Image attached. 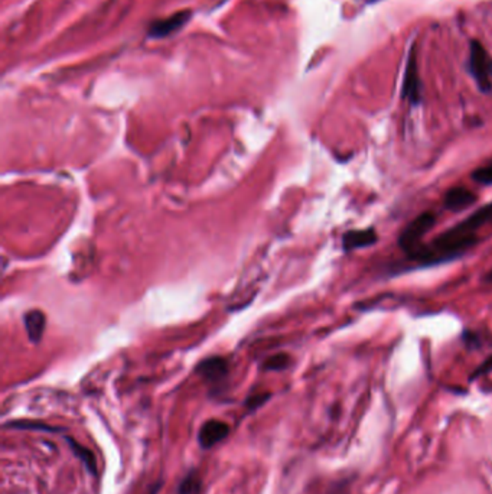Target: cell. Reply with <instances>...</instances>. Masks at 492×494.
Segmentation results:
<instances>
[{
	"mask_svg": "<svg viewBox=\"0 0 492 494\" xmlns=\"http://www.w3.org/2000/svg\"><path fill=\"white\" fill-rule=\"evenodd\" d=\"M201 483L198 480V475L195 472H191L186 475V479L179 486V494H197L200 491Z\"/></svg>",
	"mask_w": 492,
	"mask_h": 494,
	"instance_id": "4fadbf2b",
	"label": "cell"
},
{
	"mask_svg": "<svg viewBox=\"0 0 492 494\" xmlns=\"http://www.w3.org/2000/svg\"><path fill=\"white\" fill-rule=\"evenodd\" d=\"M289 366V356L288 355H276L272 356L265 361V368L266 370H283Z\"/></svg>",
	"mask_w": 492,
	"mask_h": 494,
	"instance_id": "5bb4252c",
	"label": "cell"
},
{
	"mask_svg": "<svg viewBox=\"0 0 492 494\" xmlns=\"http://www.w3.org/2000/svg\"><path fill=\"white\" fill-rule=\"evenodd\" d=\"M67 443L69 444V447H71L73 452L82 461V464L87 467V470H89L93 475H96L97 474V461H96L94 454L89 448H85L84 445L78 444L77 441L73 438H67Z\"/></svg>",
	"mask_w": 492,
	"mask_h": 494,
	"instance_id": "30bf717a",
	"label": "cell"
},
{
	"mask_svg": "<svg viewBox=\"0 0 492 494\" xmlns=\"http://www.w3.org/2000/svg\"><path fill=\"white\" fill-rule=\"evenodd\" d=\"M477 201V194L465 187H453L443 197V205L450 213H461V211L472 207Z\"/></svg>",
	"mask_w": 492,
	"mask_h": 494,
	"instance_id": "52a82bcc",
	"label": "cell"
},
{
	"mask_svg": "<svg viewBox=\"0 0 492 494\" xmlns=\"http://www.w3.org/2000/svg\"><path fill=\"white\" fill-rule=\"evenodd\" d=\"M401 99L407 100L412 105H419L421 103V80L417 69V60H416V48L413 46L409 52V58L406 64V71L403 77V87H401Z\"/></svg>",
	"mask_w": 492,
	"mask_h": 494,
	"instance_id": "3957f363",
	"label": "cell"
},
{
	"mask_svg": "<svg viewBox=\"0 0 492 494\" xmlns=\"http://www.w3.org/2000/svg\"><path fill=\"white\" fill-rule=\"evenodd\" d=\"M468 71L475 80L481 93H492V58L478 41H471Z\"/></svg>",
	"mask_w": 492,
	"mask_h": 494,
	"instance_id": "7a4b0ae2",
	"label": "cell"
},
{
	"mask_svg": "<svg viewBox=\"0 0 492 494\" xmlns=\"http://www.w3.org/2000/svg\"><path fill=\"white\" fill-rule=\"evenodd\" d=\"M227 361L221 357H213L204 360L198 367L197 373L209 382H217L227 375Z\"/></svg>",
	"mask_w": 492,
	"mask_h": 494,
	"instance_id": "ba28073f",
	"label": "cell"
},
{
	"mask_svg": "<svg viewBox=\"0 0 492 494\" xmlns=\"http://www.w3.org/2000/svg\"><path fill=\"white\" fill-rule=\"evenodd\" d=\"M471 178L473 182H477L480 185H485V187L492 185V160L488 164L473 171L471 173Z\"/></svg>",
	"mask_w": 492,
	"mask_h": 494,
	"instance_id": "8fae6325",
	"label": "cell"
},
{
	"mask_svg": "<svg viewBox=\"0 0 492 494\" xmlns=\"http://www.w3.org/2000/svg\"><path fill=\"white\" fill-rule=\"evenodd\" d=\"M489 372H492V356L488 357V359L475 370V372L472 373L471 380L477 379V377H480V376H484V375H486V373H489Z\"/></svg>",
	"mask_w": 492,
	"mask_h": 494,
	"instance_id": "2e32d148",
	"label": "cell"
},
{
	"mask_svg": "<svg viewBox=\"0 0 492 494\" xmlns=\"http://www.w3.org/2000/svg\"><path fill=\"white\" fill-rule=\"evenodd\" d=\"M367 2H370V3H373V2H377V0H367Z\"/></svg>",
	"mask_w": 492,
	"mask_h": 494,
	"instance_id": "d6986e66",
	"label": "cell"
},
{
	"mask_svg": "<svg viewBox=\"0 0 492 494\" xmlns=\"http://www.w3.org/2000/svg\"><path fill=\"white\" fill-rule=\"evenodd\" d=\"M462 341H464V344H465L469 350L481 347V337H480L478 332H473V331L465 330L464 334H462Z\"/></svg>",
	"mask_w": 492,
	"mask_h": 494,
	"instance_id": "9a60e30c",
	"label": "cell"
},
{
	"mask_svg": "<svg viewBox=\"0 0 492 494\" xmlns=\"http://www.w3.org/2000/svg\"><path fill=\"white\" fill-rule=\"evenodd\" d=\"M436 221L437 217L434 213H432V211H425V213L419 214L403 228L397 239V244L400 250L406 255V257L413 255L419 249L421 246V240H423V237L436 225Z\"/></svg>",
	"mask_w": 492,
	"mask_h": 494,
	"instance_id": "6da1fadb",
	"label": "cell"
},
{
	"mask_svg": "<svg viewBox=\"0 0 492 494\" xmlns=\"http://www.w3.org/2000/svg\"><path fill=\"white\" fill-rule=\"evenodd\" d=\"M228 434H230V427H228V423L218 419H211L202 423V427L200 428L198 443L204 450H209L214 445H217L218 443H221L224 438H227Z\"/></svg>",
	"mask_w": 492,
	"mask_h": 494,
	"instance_id": "8992f818",
	"label": "cell"
},
{
	"mask_svg": "<svg viewBox=\"0 0 492 494\" xmlns=\"http://www.w3.org/2000/svg\"><path fill=\"white\" fill-rule=\"evenodd\" d=\"M26 332L32 343H38L45 328V315L41 311H29L24 316Z\"/></svg>",
	"mask_w": 492,
	"mask_h": 494,
	"instance_id": "9c48e42d",
	"label": "cell"
},
{
	"mask_svg": "<svg viewBox=\"0 0 492 494\" xmlns=\"http://www.w3.org/2000/svg\"><path fill=\"white\" fill-rule=\"evenodd\" d=\"M189 17H191L189 10H181V12L173 13L168 17H164V19L155 21L148 31L149 37L155 38V40L166 38V37H169V35L178 32L189 21Z\"/></svg>",
	"mask_w": 492,
	"mask_h": 494,
	"instance_id": "277c9868",
	"label": "cell"
},
{
	"mask_svg": "<svg viewBox=\"0 0 492 494\" xmlns=\"http://www.w3.org/2000/svg\"><path fill=\"white\" fill-rule=\"evenodd\" d=\"M378 241V235L374 227L357 228V230H348L342 235V250L345 253L354 252L360 249H367V247L374 246Z\"/></svg>",
	"mask_w": 492,
	"mask_h": 494,
	"instance_id": "5b68a950",
	"label": "cell"
},
{
	"mask_svg": "<svg viewBox=\"0 0 492 494\" xmlns=\"http://www.w3.org/2000/svg\"><path fill=\"white\" fill-rule=\"evenodd\" d=\"M10 428H16V429H32V431H44V432H60L62 429L60 428H54L45 425V423H38V422H29V420H16L9 423Z\"/></svg>",
	"mask_w": 492,
	"mask_h": 494,
	"instance_id": "7c38bea8",
	"label": "cell"
},
{
	"mask_svg": "<svg viewBox=\"0 0 492 494\" xmlns=\"http://www.w3.org/2000/svg\"><path fill=\"white\" fill-rule=\"evenodd\" d=\"M267 399H269V395H266V393L252 396V398L247 400V407H249L250 409H257V408L261 407V404L265 403Z\"/></svg>",
	"mask_w": 492,
	"mask_h": 494,
	"instance_id": "e0dca14e",
	"label": "cell"
},
{
	"mask_svg": "<svg viewBox=\"0 0 492 494\" xmlns=\"http://www.w3.org/2000/svg\"><path fill=\"white\" fill-rule=\"evenodd\" d=\"M482 279H484V282H486V284H492V271L486 272Z\"/></svg>",
	"mask_w": 492,
	"mask_h": 494,
	"instance_id": "ac0fdd59",
	"label": "cell"
}]
</instances>
